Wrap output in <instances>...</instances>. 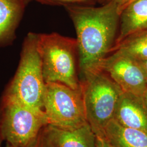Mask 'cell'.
Here are the masks:
<instances>
[{
  "instance_id": "cell-1",
  "label": "cell",
  "mask_w": 147,
  "mask_h": 147,
  "mask_svg": "<svg viewBox=\"0 0 147 147\" xmlns=\"http://www.w3.org/2000/svg\"><path fill=\"white\" fill-rule=\"evenodd\" d=\"M65 8L76 32L79 67L82 74L96 68L111 53L117 36L120 13L113 0L98 7L76 5Z\"/></svg>"
},
{
  "instance_id": "cell-2",
  "label": "cell",
  "mask_w": 147,
  "mask_h": 147,
  "mask_svg": "<svg viewBox=\"0 0 147 147\" xmlns=\"http://www.w3.org/2000/svg\"><path fill=\"white\" fill-rule=\"evenodd\" d=\"M37 36L31 32L25 38L18 68L4 96L39 113L45 114L43 101L45 82L37 49Z\"/></svg>"
},
{
  "instance_id": "cell-3",
  "label": "cell",
  "mask_w": 147,
  "mask_h": 147,
  "mask_svg": "<svg viewBox=\"0 0 147 147\" xmlns=\"http://www.w3.org/2000/svg\"><path fill=\"white\" fill-rule=\"evenodd\" d=\"M37 49L45 84L57 82L73 89H79L76 39L64 37L57 33L38 34Z\"/></svg>"
},
{
  "instance_id": "cell-4",
  "label": "cell",
  "mask_w": 147,
  "mask_h": 147,
  "mask_svg": "<svg viewBox=\"0 0 147 147\" xmlns=\"http://www.w3.org/2000/svg\"><path fill=\"white\" fill-rule=\"evenodd\" d=\"M82 75L80 83L87 121L96 136H103L105 126L114 118L123 91L99 69L89 70Z\"/></svg>"
},
{
  "instance_id": "cell-5",
  "label": "cell",
  "mask_w": 147,
  "mask_h": 147,
  "mask_svg": "<svg viewBox=\"0 0 147 147\" xmlns=\"http://www.w3.org/2000/svg\"><path fill=\"white\" fill-rule=\"evenodd\" d=\"M45 115L3 96L0 110V130L13 147H31L47 125Z\"/></svg>"
},
{
  "instance_id": "cell-6",
  "label": "cell",
  "mask_w": 147,
  "mask_h": 147,
  "mask_svg": "<svg viewBox=\"0 0 147 147\" xmlns=\"http://www.w3.org/2000/svg\"><path fill=\"white\" fill-rule=\"evenodd\" d=\"M43 110L47 124L76 129L88 123L82 89L57 82L45 84Z\"/></svg>"
},
{
  "instance_id": "cell-7",
  "label": "cell",
  "mask_w": 147,
  "mask_h": 147,
  "mask_svg": "<svg viewBox=\"0 0 147 147\" xmlns=\"http://www.w3.org/2000/svg\"><path fill=\"white\" fill-rule=\"evenodd\" d=\"M112 53L96 68L107 74L124 92L143 96L147 89V80L140 64L119 50Z\"/></svg>"
},
{
  "instance_id": "cell-8",
  "label": "cell",
  "mask_w": 147,
  "mask_h": 147,
  "mask_svg": "<svg viewBox=\"0 0 147 147\" xmlns=\"http://www.w3.org/2000/svg\"><path fill=\"white\" fill-rule=\"evenodd\" d=\"M96 140L88 123L76 129L47 124L39 135L42 147H96Z\"/></svg>"
},
{
  "instance_id": "cell-9",
  "label": "cell",
  "mask_w": 147,
  "mask_h": 147,
  "mask_svg": "<svg viewBox=\"0 0 147 147\" xmlns=\"http://www.w3.org/2000/svg\"><path fill=\"white\" fill-rule=\"evenodd\" d=\"M113 119L123 126L147 134V106L143 97L123 92Z\"/></svg>"
},
{
  "instance_id": "cell-10",
  "label": "cell",
  "mask_w": 147,
  "mask_h": 147,
  "mask_svg": "<svg viewBox=\"0 0 147 147\" xmlns=\"http://www.w3.org/2000/svg\"><path fill=\"white\" fill-rule=\"evenodd\" d=\"M119 25L113 47L130 35L147 30V0L130 2L121 11Z\"/></svg>"
},
{
  "instance_id": "cell-11",
  "label": "cell",
  "mask_w": 147,
  "mask_h": 147,
  "mask_svg": "<svg viewBox=\"0 0 147 147\" xmlns=\"http://www.w3.org/2000/svg\"><path fill=\"white\" fill-rule=\"evenodd\" d=\"M27 4L26 0H0V46L13 41Z\"/></svg>"
},
{
  "instance_id": "cell-12",
  "label": "cell",
  "mask_w": 147,
  "mask_h": 147,
  "mask_svg": "<svg viewBox=\"0 0 147 147\" xmlns=\"http://www.w3.org/2000/svg\"><path fill=\"white\" fill-rule=\"evenodd\" d=\"M103 137L115 147H147V134L123 126L115 119L105 126Z\"/></svg>"
},
{
  "instance_id": "cell-13",
  "label": "cell",
  "mask_w": 147,
  "mask_h": 147,
  "mask_svg": "<svg viewBox=\"0 0 147 147\" xmlns=\"http://www.w3.org/2000/svg\"><path fill=\"white\" fill-rule=\"evenodd\" d=\"M119 50L137 61L147 59V30L134 33L124 39L111 51Z\"/></svg>"
},
{
  "instance_id": "cell-14",
  "label": "cell",
  "mask_w": 147,
  "mask_h": 147,
  "mask_svg": "<svg viewBox=\"0 0 147 147\" xmlns=\"http://www.w3.org/2000/svg\"><path fill=\"white\" fill-rule=\"evenodd\" d=\"M37 2L44 5H76L84 3H92L93 0H36Z\"/></svg>"
},
{
  "instance_id": "cell-15",
  "label": "cell",
  "mask_w": 147,
  "mask_h": 147,
  "mask_svg": "<svg viewBox=\"0 0 147 147\" xmlns=\"http://www.w3.org/2000/svg\"><path fill=\"white\" fill-rule=\"evenodd\" d=\"M96 147H115L104 137L96 136Z\"/></svg>"
},
{
  "instance_id": "cell-16",
  "label": "cell",
  "mask_w": 147,
  "mask_h": 147,
  "mask_svg": "<svg viewBox=\"0 0 147 147\" xmlns=\"http://www.w3.org/2000/svg\"><path fill=\"white\" fill-rule=\"evenodd\" d=\"M110 1V0H109ZM117 3L119 11L121 14V11L126 7L127 5L130 2L131 0H113Z\"/></svg>"
},
{
  "instance_id": "cell-17",
  "label": "cell",
  "mask_w": 147,
  "mask_h": 147,
  "mask_svg": "<svg viewBox=\"0 0 147 147\" xmlns=\"http://www.w3.org/2000/svg\"><path fill=\"white\" fill-rule=\"evenodd\" d=\"M139 63L140 64L141 66L142 67V69L145 73V75L146 76V78L147 80V59L145 61H138Z\"/></svg>"
},
{
  "instance_id": "cell-18",
  "label": "cell",
  "mask_w": 147,
  "mask_h": 147,
  "mask_svg": "<svg viewBox=\"0 0 147 147\" xmlns=\"http://www.w3.org/2000/svg\"><path fill=\"white\" fill-rule=\"evenodd\" d=\"M31 147H42L40 143V141H39V137L37 142H36Z\"/></svg>"
},
{
  "instance_id": "cell-19",
  "label": "cell",
  "mask_w": 147,
  "mask_h": 147,
  "mask_svg": "<svg viewBox=\"0 0 147 147\" xmlns=\"http://www.w3.org/2000/svg\"><path fill=\"white\" fill-rule=\"evenodd\" d=\"M143 99H144V100L145 101V103H146V104L147 106V89L145 91L144 94L143 95Z\"/></svg>"
},
{
  "instance_id": "cell-20",
  "label": "cell",
  "mask_w": 147,
  "mask_h": 147,
  "mask_svg": "<svg viewBox=\"0 0 147 147\" xmlns=\"http://www.w3.org/2000/svg\"><path fill=\"white\" fill-rule=\"evenodd\" d=\"M99 3L101 4H105L106 2H107L109 0H96Z\"/></svg>"
},
{
  "instance_id": "cell-21",
  "label": "cell",
  "mask_w": 147,
  "mask_h": 147,
  "mask_svg": "<svg viewBox=\"0 0 147 147\" xmlns=\"http://www.w3.org/2000/svg\"><path fill=\"white\" fill-rule=\"evenodd\" d=\"M3 141V137L2 136L1 132V130H0V147H2V143Z\"/></svg>"
},
{
  "instance_id": "cell-22",
  "label": "cell",
  "mask_w": 147,
  "mask_h": 147,
  "mask_svg": "<svg viewBox=\"0 0 147 147\" xmlns=\"http://www.w3.org/2000/svg\"><path fill=\"white\" fill-rule=\"evenodd\" d=\"M5 147H13L11 145H10L9 143H6V145H5Z\"/></svg>"
},
{
  "instance_id": "cell-23",
  "label": "cell",
  "mask_w": 147,
  "mask_h": 147,
  "mask_svg": "<svg viewBox=\"0 0 147 147\" xmlns=\"http://www.w3.org/2000/svg\"><path fill=\"white\" fill-rule=\"evenodd\" d=\"M31 1H32V0H26V1L27 2V3H28V2H30Z\"/></svg>"
},
{
  "instance_id": "cell-24",
  "label": "cell",
  "mask_w": 147,
  "mask_h": 147,
  "mask_svg": "<svg viewBox=\"0 0 147 147\" xmlns=\"http://www.w3.org/2000/svg\"><path fill=\"white\" fill-rule=\"evenodd\" d=\"M134 1V0H131V1H130V2H132V1ZM129 3H130V2H129ZM129 3H128V4H129ZM128 4H127V5H128Z\"/></svg>"
}]
</instances>
